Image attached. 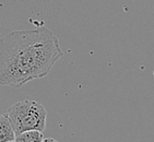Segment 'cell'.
Listing matches in <instances>:
<instances>
[{"label":"cell","instance_id":"cell-2","mask_svg":"<svg viewBox=\"0 0 154 142\" xmlns=\"http://www.w3.org/2000/svg\"><path fill=\"white\" fill-rule=\"evenodd\" d=\"M7 116L15 136L26 130L44 132L46 129L47 112L41 103L33 100H23L13 104L7 113Z\"/></svg>","mask_w":154,"mask_h":142},{"label":"cell","instance_id":"cell-4","mask_svg":"<svg viewBox=\"0 0 154 142\" xmlns=\"http://www.w3.org/2000/svg\"><path fill=\"white\" fill-rule=\"evenodd\" d=\"M17 142H42L44 141L43 132L39 130H26L15 136Z\"/></svg>","mask_w":154,"mask_h":142},{"label":"cell","instance_id":"cell-1","mask_svg":"<svg viewBox=\"0 0 154 142\" xmlns=\"http://www.w3.org/2000/svg\"><path fill=\"white\" fill-rule=\"evenodd\" d=\"M61 56L59 41L48 27L13 31L0 39V84L20 88L46 77Z\"/></svg>","mask_w":154,"mask_h":142},{"label":"cell","instance_id":"cell-3","mask_svg":"<svg viewBox=\"0 0 154 142\" xmlns=\"http://www.w3.org/2000/svg\"><path fill=\"white\" fill-rule=\"evenodd\" d=\"M15 140V133L7 115H0V142H12Z\"/></svg>","mask_w":154,"mask_h":142}]
</instances>
